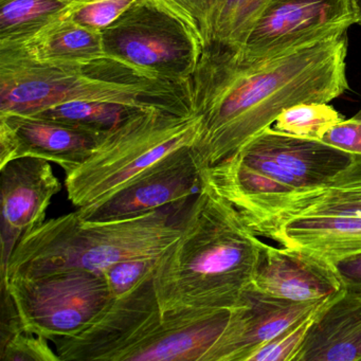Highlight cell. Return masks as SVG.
Masks as SVG:
<instances>
[{
    "label": "cell",
    "instance_id": "cell-1",
    "mask_svg": "<svg viewBox=\"0 0 361 361\" xmlns=\"http://www.w3.org/2000/svg\"><path fill=\"white\" fill-rule=\"evenodd\" d=\"M346 31L259 60L204 48L190 79L192 113L202 123L193 147L200 170L235 155L285 109L343 94Z\"/></svg>",
    "mask_w": 361,
    "mask_h": 361
},
{
    "label": "cell",
    "instance_id": "cell-2",
    "mask_svg": "<svg viewBox=\"0 0 361 361\" xmlns=\"http://www.w3.org/2000/svg\"><path fill=\"white\" fill-rule=\"evenodd\" d=\"M267 245L202 178L180 236L160 257L154 276L161 314L233 310L252 287Z\"/></svg>",
    "mask_w": 361,
    "mask_h": 361
},
{
    "label": "cell",
    "instance_id": "cell-3",
    "mask_svg": "<svg viewBox=\"0 0 361 361\" xmlns=\"http://www.w3.org/2000/svg\"><path fill=\"white\" fill-rule=\"evenodd\" d=\"M190 204L114 221H85L77 211L48 219L20 238L1 280L71 269L102 274L123 259L161 257L180 236Z\"/></svg>",
    "mask_w": 361,
    "mask_h": 361
},
{
    "label": "cell",
    "instance_id": "cell-4",
    "mask_svg": "<svg viewBox=\"0 0 361 361\" xmlns=\"http://www.w3.org/2000/svg\"><path fill=\"white\" fill-rule=\"evenodd\" d=\"M73 101L192 113L190 82L151 79L107 58L87 66L42 64L20 46H0V115L32 116Z\"/></svg>",
    "mask_w": 361,
    "mask_h": 361
},
{
    "label": "cell",
    "instance_id": "cell-5",
    "mask_svg": "<svg viewBox=\"0 0 361 361\" xmlns=\"http://www.w3.org/2000/svg\"><path fill=\"white\" fill-rule=\"evenodd\" d=\"M200 119L193 113L149 107L109 130L79 168L65 174V187L77 209L103 202L166 156L194 147Z\"/></svg>",
    "mask_w": 361,
    "mask_h": 361
},
{
    "label": "cell",
    "instance_id": "cell-6",
    "mask_svg": "<svg viewBox=\"0 0 361 361\" xmlns=\"http://www.w3.org/2000/svg\"><path fill=\"white\" fill-rule=\"evenodd\" d=\"M23 329L50 342L79 335L113 302L104 276L71 269L33 278L1 280Z\"/></svg>",
    "mask_w": 361,
    "mask_h": 361
},
{
    "label": "cell",
    "instance_id": "cell-7",
    "mask_svg": "<svg viewBox=\"0 0 361 361\" xmlns=\"http://www.w3.org/2000/svg\"><path fill=\"white\" fill-rule=\"evenodd\" d=\"M102 35L107 59L151 79L188 84L202 54L177 20L143 1Z\"/></svg>",
    "mask_w": 361,
    "mask_h": 361
},
{
    "label": "cell",
    "instance_id": "cell-8",
    "mask_svg": "<svg viewBox=\"0 0 361 361\" xmlns=\"http://www.w3.org/2000/svg\"><path fill=\"white\" fill-rule=\"evenodd\" d=\"M154 276L111 305L79 335L54 340L61 361H128L162 319Z\"/></svg>",
    "mask_w": 361,
    "mask_h": 361
},
{
    "label": "cell",
    "instance_id": "cell-9",
    "mask_svg": "<svg viewBox=\"0 0 361 361\" xmlns=\"http://www.w3.org/2000/svg\"><path fill=\"white\" fill-rule=\"evenodd\" d=\"M225 198V197H224ZM250 229L308 217L361 215V154L331 178L283 193L227 197Z\"/></svg>",
    "mask_w": 361,
    "mask_h": 361
},
{
    "label": "cell",
    "instance_id": "cell-10",
    "mask_svg": "<svg viewBox=\"0 0 361 361\" xmlns=\"http://www.w3.org/2000/svg\"><path fill=\"white\" fill-rule=\"evenodd\" d=\"M353 0H269L238 56L259 60L348 30Z\"/></svg>",
    "mask_w": 361,
    "mask_h": 361
},
{
    "label": "cell",
    "instance_id": "cell-11",
    "mask_svg": "<svg viewBox=\"0 0 361 361\" xmlns=\"http://www.w3.org/2000/svg\"><path fill=\"white\" fill-rule=\"evenodd\" d=\"M202 187L193 147H183L154 164L103 202L78 209L85 221H114L145 214L190 200Z\"/></svg>",
    "mask_w": 361,
    "mask_h": 361
},
{
    "label": "cell",
    "instance_id": "cell-12",
    "mask_svg": "<svg viewBox=\"0 0 361 361\" xmlns=\"http://www.w3.org/2000/svg\"><path fill=\"white\" fill-rule=\"evenodd\" d=\"M251 230L299 257L338 290L343 288L338 266L361 255V215L308 217Z\"/></svg>",
    "mask_w": 361,
    "mask_h": 361
},
{
    "label": "cell",
    "instance_id": "cell-13",
    "mask_svg": "<svg viewBox=\"0 0 361 361\" xmlns=\"http://www.w3.org/2000/svg\"><path fill=\"white\" fill-rule=\"evenodd\" d=\"M1 274L20 238L46 221L52 198L62 190L49 161L23 157L0 168Z\"/></svg>",
    "mask_w": 361,
    "mask_h": 361
},
{
    "label": "cell",
    "instance_id": "cell-14",
    "mask_svg": "<svg viewBox=\"0 0 361 361\" xmlns=\"http://www.w3.org/2000/svg\"><path fill=\"white\" fill-rule=\"evenodd\" d=\"M106 133L35 116L0 115V168L35 157L54 162L68 174L90 158Z\"/></svg>",
    "mask_w": 361,
    "mask_h": 361
},
{
    "label": "cell",
    "instance_id": "cell-15",
    "mask_svg": "<svg viewBox=\"0 0 361 361\" xmlns=\"http://www.w3.org/2000/svg\"><path fill=\"white\" fill-rule=\"evenodd\" d=\"M327 298L314 302H291L249 289L242 303L231 310L227 327L209 361H248L253 353L305 318Z\"/></svg>",
    "mask_w": 361,
    "mask_h": 361
},
{
    "label": "cell",
    "instance_id": "cell-16",
    "mask_svg": "<svg viewBox=\"0 0 361 361\" xmlns=\"http://www.w3.org/2000/svg\"><path fill=\"white\" fill-rule=\"evenodd\" d=\"M162 316L151 337L128 361H209L227 327L231 310H185Z\"/></svg>",
    "mask_w": 361,
    "mask_h": 361
},
{
    "label": "cell",
    "instance_id": "cell-17",
    "mask_svg": "<svg viewBox=\"0 0 361 361\" xmlns=\"http://www.w3.org/2000/svg\"><path fill=\"white\" fill-rule=\"evenodd\" d=\"M245 147L274 160L283 170L300 179L304 187L331 178L352 159V154L323 141L291 136L278 132L272 126Z\"/></svg>",
    "mask_w": 361,
    "mask_h": 361
},
{
    "label": "cell",
    "instance_id": "cell-18",
    "mask_svg": "<svg viewBox=\"0 0 361 361\" xmlns=\"http://www.w3.org/2000/svg\"><path fill=\"white\" fill-rule=\"evenodd\" d=\"M361 298L342 288L321 312L295 361H360Z\"/></svg>",
    "mask_w": 361,
    "mask_h": 361
},
{
    "label": "cell",
    "instance_id": "cell-19",
    "mask_svg": "<svg viewBox=\"0 0 361 361\" xmlns=\"http://www.w3.org/2000/svg\"><path fill=\"white\" fill-rule=\"evenodd\" d=\"M251 289L291 302L320 301L340 291L299 257L270 244Z\"/></svg>",
    "mask_w": 361,
    "mask_h": 361
},
{
    "label": "cell",
    "instance_id": "cell-20",
    "mask_svg": "<svg viewBox=\"0 0 361 361\" xmlns=\"http://www.w3.org/2000/svg\"><path fill=\"white\" fill-rule=\"evenodd\" d=\"M18 46L37 62L54 66H87L106 59L102 32L78 24L67 12Z\"/></svg>",
    "mask_w": 361,
    "mask_h": 361
},
{
    "label": "cell",
    "instance_id": "cell-21",
    "mask_svg": "<svg viewBox=\"0 0 361 361\" xmlns=\"http://www.w3.org/2000/svg\"><path fill=\"white\" fill-rule=\"evenodd\" d=\"M268 1L204 0L200 14V29L204 48L216 46L240 54Z\"/></svg>",
    "mask_w": 361,
    "mask_h": 361
},
{
    "label": "cell",
    "instance_id": "cell-22",
    "mask_svg": "<svg viewBox=\"0 0 361 361\" xmlns=\"http://www.w3.org/2000/svg\"><path fill=\"white\" fill-rule=\"evenodd\" d=\"M69 8L58 0H0V46L22 45Z\"/></svg>",
    "mask_w": 361,
    "mask_h": 361
},
{
    "label": "cell",
    "instance_id": "cell-23",
    "mask_svg": "<svg viewBox=\"0 0 361 361\" xmlns=\"http://www.w3.org/2000/svg\"><path fill=\"white\" fill-rule=\"evenodd\" d=\"M143 109H147L117 103L73 101L54 105L32 116L106 133Z\"/></svg>",
    "mask_w": 361,
    "mask_h": 361
},
{
    "label": "cell",
    "instance_id": "cell-24",
    "mask_svg": "<svg viewBox=\"0 0 361 361\" xmlns=\"http://www.w3.org/2000/svg\"><path fill=\"white\" fill-rule=\"evenodd\" d=\"M342 120L341 115L327 103H302L285 109L272 128L299 138L321 140L329 128Z\"/></svg>",
    "mask_w": 361,
    "mask_h": 361
},
{
    "label": "cell",
    "instance_id": "cell-25",
    "mask_svg": "<svg viewBox=\"0 0 361 361\" xmlns=\"http://www.w3.org/2000/svg\"><path fill=\"white\" fill-rule=\"evenodd\" d=\"M337 293L327 298L318 308L307 314L305 318L291 325L286 331L253 353L249 357L248 361H295L312 325L321 312L333 301Z\"/></svg>",
    "mask_w": 361,
    "mask_h": 361
},
{
    "label": "cell",
    "instance_id": "cell-26",
    "mask_svg": "<svg viewBox=\"0 0 361 361\" xmlns=\"http://www.w3.org/2000/svg\"><path fill=\"white\" fill-rule=\"evenodd\" d=\"M160 257L123 259L107 267L102 276L114 299L134 290L147 279L156 274Z\"/></svg>",
    "mask_w": 361,
    "mask_h": 361
},
{
    "label": "cell",
    "instance_id": "cell-27",
    "mask_svg": "<svg viewBox=\"0 0 361 361\" xmlns=\"http://www.w3.org/2000/svg\"><path fill=\"white\" fill-rule=\"evenodd\" d=\"M139 3L141 0H90L71 6L67 14L78 24L103 32Z\"/></svg>",
    "mask_w": 361,
    "mask_h": 361
},
{
    "label": "cell",
    "instance_id": "cell-28",
    "mask_svg": "<svg viewBox=\"0 0 361 361\" xmlns=\"http://www.w3.org/2000/svg\"><path fill=\"white\" fill-rule=\"evenodd\" d=\"M49 340L35 334L22 331L0 346L1 361H61Z\"/></svg>",
    "mask_w": 361,
    "mask_h": 361
},
{
    "label": "cell",
    "instance_id": "cell-29",
    "mask_svg": "<svg viewBox=\"0 0 361 361\" xmlns=\"http://www.w3.org/2000/svg\"><path fill=\"white\" fill-rule=\"evenodd\" d=\"M141 1L177 20L185 28L202 54L204 46L200 29V14L204 0H141Z\"/></svg>",
    "mask_w": 361,
    "mask_h": 361
},
{
    "label": "cell",
    "instance_id": "cell-30",
    "mask_svg": "<svg viewBox=\"0 0 361 361\" xmlns=\"http://www.w3.org/2000/svg\"><path fill=\"white\" fill-rule=\"evenodd\" d=\"M321 141L350 154H361V118L342 120L329 128Z\"/></svg>",
    "mask_w": 361,
    "mask_h": 361
},
{
    "label": "cell",
    "instance_id": "cell-31",
    "mask_svg": "<svg viewBox=\"0 0 361 361\" xmlns=\"http://www.w3.org/2000/svg\"><path fill=\"white\" fill-rule=\"evenodd\" d=\"M342 284L361 283V255H356L338 266Z\"/></svg>",
    "mask_w": 361,
    "mask_h": 361
},
{
    "label": "cell",
    "instance_id": "cell-32",
    "mask_svg": "<svg viewBox=\"0 0 361 361\" xmlns=\"http://www.w3.org/2000/svg\"><path fill=\"white\" fill-rule=\"evenodd\" d=\"M343 288L353 295H358L361 298V283H352V284L344 285Z\"/></svg>",
    "mask_w": 361,
    "mask_h": 361
},
{
    "label": "cell",
    "instance_id": "cell-33",
    "mask_svg": "<svg viewBox=\"0 0 361 361\" xmlns=\"http://www.w3.org/2000/svg\"><path fill=\"white\" fill-rule=\"evenodd\" d=\"M353 4H354L356 24L361 25V0H353Z\"/></svg>",
    "mask_w": 361,
    "mask_h": 361
},
{
    "label": "cell",
    "instance_id": "cell-34",
    "mask_svg": "<svg viewBox=\"0 0 361 361\" xmlns=\"http://www.w3.org/2000/svg\"><path fill=\"white\" fill-rule=\"evenodd\" d=\"M58 1H61V3L66 4L68 6H77L81 5V4L87 3L90 0H58Z\"/></svg>",
    "mask_w": 361,
    "mask_h": 361
}]
</instances>
